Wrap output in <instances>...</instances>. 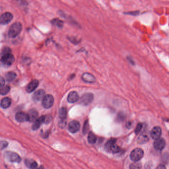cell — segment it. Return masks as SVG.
Listing matches in <instances>:
<instances>
[{"instance_id":"6da1fadb","label":"cell","mask_w":169,"mask_h":169,"mask_svg":"<svg viewBox=\"0 0 169 169\" xmlns=\"http://www.w3.org/2000/svg\"><path fill=\"white\" fill-rule=\"evenodd\" d=\"M22 29V25L21 23L19 22H15L10 26L8 31V35L10 38H15L20 33Z\"/></svg>"},{"instance_id":"7a4b0ae2","label":"cell","mask_w":169,"mask_h":169,"mask_svg":"<svg viewBox=\"0 0 169 169\" xmlns=\"http://www.w3.org/2000/svg\"><path fill=\"white\" fill-rule=\"evenodd\" d=\"M105 149L109 152L117 153L121 151V148L116 144V139L112 138L108 141L105 144Z\"/></svg>"},{"instance_id":"3957f363","label":"cell","mask_w":169,"mask_h":169,"mask_svg":"<svg viewBox=\"0 0 169 169\" xmlns=\"http://www.w3.org/2000/svg\"><path fill=\"white\" fill-rule=\"evenodd\" d=\"M144 155V151L141 148H137L133 150L130 154V158L133 162H138Z\"/></svg>"},{"instance_id":"277c9868","label":"cell","mask_w":169,"mask_h":169,"mask_svg":"<svg viewBox=\"0 0 169 169\" xmlns=\"http://www.w3.org/2000/svg\"><path fill=\"white\" fill-rule=\"evenodd\" d=\"M54 103V98L51 94L46 95L42 99V104L43 107L45 109H49L52 107Z\"/></svg>"},{"instance_id":"5b68a950","label":"cell","mask_w":169,"mask_h":169,"mask_svg":"<svg viewBox=\"0 0 169 169\" xmlns=\"http://www.w3.org/2000/svg\"><path fill=\"white\" fill-rule=\"evenodd\" d=\"M93 99H94L93 94L91 93H86L83 94L81 97L80 103L83 105L87 106L91 104Z\"/></svg>"},{"instance_id":"8992f818","label":"cell","mask_w":169,"mask_h":169,"mask_svg":"<svg viewBox=\"0 0 169 169\" xmlns=\"http://www.w3.org/2000/svg\"><path fill=\"white\" fill-rule=\"evenodd\" d=\"M1 61L2 63L5 65L10 66L14 63V61H15V58L14 55H12V53H11L1 56Z\"/></svg>"},{"instance_id":"52a82bcc","label":"cell","mask_w":169,"mask_h":169,"mask_svg":"<svg viewBox=\"0 0 169 169\" xmlns=\"http://www.w3.org/2000/svg\"><path fill=\"white\" fill-rule=\"evenodd\" d=\"M7 159L11 162L20 163L21 161V158L17 153L11 151H7L5 154Z\"/></svg>"},{"instance_id":"ba28073f","label":"cell","mask_w":169,"mask_h":169,"mask_svg":"<svg viewBox=\"0 0 169 169\" xmlns=\"http://www.w3.org/2000/svg\"><path fill=\"white\" fill-rule=\"evenodd\" d=\"M13 18V15L9 12H6L1 15L0 23L2 25H5L10 23Z\"/></svg>"},{"instance_id":"9c48e42d","label":"cell","mask_w":169,"mask_h":169,"mask_svg":"<svg viewBox=\"0 0 169 169\" xmlns=\"http://www.w3.org/2000/svg\"><path fill=\"white\" fill-rule=\"evenodd\" d=\"M162 134V129L159 126L154 127L150 133V137L154 140H156L160 138Z\"/></svg>"},{"instance_id":"30bf717a","label":"cell","mask_w":169,"mask_h":169,"mask_svg":"<svg viewBox=\"0 0 169 169\" xmlns=\"http://www.w3.org/2000/svg\"><path fill=\"white\" fill-rule=\"evenodd\" d=\"M154 148L157 150H162L165 147L166 141L163 138H159L154 142Z\"/></svg>"},{"instance_id":"8fae6325","label":"cell","mask_w":169,"mask_h":169,"mask_svg":"<svg viewBox=\"0 0 169 169\" xmlns=\"http://www.w3.org/2000/svg\"><path fill=\"white\" fill-rule=\"evenodd\" d=\"M80 123L77 121H73L69 124V130L71 133H76L80 129Z\"/></svg>"},{"instance_id":"7c38bea8","label":"cell","mask_w":169,"mask_h":169,"mask_svg":"<svg viewBox=\"0 0 169 169\" xmlns=\"http://www.w3.org/2000/svg\"><path fill=\"white\" fill-rule=\"evenodd\" d=\"M45 92L43 89H40L35 92L32 97V99L35 102H38L43 99L45 96Z\"/></svg>"},{"instance_id":"4fadbf2b","label":"cell","mask_w":169,"mask_h":169,"mask_svg":"<svg viewBox=\"0 0 169 169\" xmlns=\"http://www.w3.org/2000/svg\"><path fill=\"white\" fill-rule=\"evenodd\" d=\"M149 140V137L148 133L146 131H143L142 133H141L139 137H138L137 141L139 144H143L148 142Z\"/></svg>"},{"instance_id":"5bb4252c","label":"cell","mask_w":169,"mask_h":169,"mask_svg":"<svg viewBox=\"0 0 169 169\" xmlns=\"http://www.w3.org/2000/svg\"><path fill=\"white\" fill-rule=\"evenodd\" d=\"M39 81L36 79H34L29 83V84L27 85L26 87V92L27 93H31L37 88V87L38 86Z\"/></svg>"},{"instance_id":"9a60e30c","label":"cell","mask_w":169,"mask_h":169,"mask_svg":"<svg viewBox=\"0 0 169 169\" xmlns=\"http://www.w3.org/2000/svg\"><path fill=\"white\" fill-rule=\"evenodd\" d=\"M15 119L18 122L23 123L25 121H28V115L23 112H18L15 115Z\"/></svg>"},{"instance_id":"2e32d148","label":"cell","mask_w":169,"mask_h":169,"mask_svg":"<svg viewBox=\"0 0 169 169\" xmlns=\"http://www.w3.org/2000/svg\"><path fill=\"white\" fill-rule=\"evenodd\" d=\"M82 79L85 83H94L96 81L95 77L93 76V75H92L91 73H83L82 75Z\"/></svg>"},{"instance_id":"e0dca14e","label":"cell","mask_w":169,"mask_h":169,"mask_svg":"<svg viewBox=\"0 0 169 169\" xmlns=\"http://www.w3.org/2000/svg\"><path fill=\"white\" fill-rule=\"evenodd\" d=\"M67 100L70 103H75L79 100V94L76 91H71L68 95Z\"/></svg>"},{"instance_id":"ac0fdd59","label":"cell","mask_w":169,"mask_h":169,"mask_svg":"<svg viewBox=\"0 0 169 169\" xmlns=\"http://www.w3.org/2000/svg\"><path fill=\"white\" fill-rule=\"evenodd\" d=\"M28 121L30 122H35L37 119L38 116V113L36 110L31 109L28 113Z\"/></svg>"},{"instance_id":"d6986e66","label":"cell","mask_w":169,"mask_h":169,"mask_svg":"<svg viewBox=\"0 0 169 169\" xmlns=\"http://www.w3.org/2000/svg\"><path fill=\"white\" fill-rule=\"evenodd\" d=\"M45 119V116H41L40 117L38 118L36 121H35L34 124L33 125V129L34 131L37 130L40 127L41 125H42L43 123H44Z\"/></svg>"},{"instance_id":"ffe728a7","label":"cell","mask_w":169,"mask_h":169,"mask_svg":"<svg viewBox=\"0 0 169 169\" xmlns=\"http://www.w3.org/2000/svg\"><path fill=\"white\" fill-rule=\"evenodd\" d=\"M12 104V100L9 97L4 98L1 102V106L3 109H7Z\"/></svg>"},{"instance_id":"44dd1931","label":"cell","mask_w":169,"mask_h":169,"mask_svg":"<svg viewBox=\"0 0 169 169\" xmlns=\"http://www.w3.org/2000/svg\"><path fill=\"white\" fill-rule=\"evenodd\" d=\"M25 164L29 169H36L38 166L36 162L33 160H26Z\"/></svg>"},{"instance_id":"7402d4cb","label":"cell","mask_w":169,"mask_h":169,"mask_svg":"<svg viewBox=\"0 0 169 169\" xmlns=\"http://www.w3.org/2000/svg\"><path fill=\"white\" fill-rule=\"evenodd\" d=\"M17 77V74L13 71H10L8 73H6L5 75L6 80L8 82H12L15 80V79Z\"/></svg>"},{"instance_id":"603a6c76","label":"cell","mask_w":169,"mask_h":169,"mask_svg":"<svg viewBox=\"0 0 169 169\" xmlns=\"http://www.w3.org/2000/svg\"><path fill=\"white\" fill-rule=\"evenodd\" d=\"M67 115V110L65 108L62 107L59 110V118L63 121L65 119Z\"/></svg>"},{"instance_id":"cb8c5ba5","label":"cell","mask_w":169,"mask_h":169,"mask_svg":"<svg viewBox=\"0 0 169 169\" xmlns=\"http://www.w3.org/2000/svg\"><path fill=\"white\" fill-rule=\"evenodd\" d=\"M11 88L9 85H4V86L0 87V94L2 95H5L10 91Z\"/></svg>"},{"instance_id":"d4e9b609","label":"cell","mask_w":169,"mask_h":169,"mask_svg":"<svg viewBox=\"0 0 169 169\" xmlns=\"http://www.w3.org/2000/svg\"><path fill=\"white\" fill-rule=\"evenodd\" d=\"M142 164L139 162H134L129 166V169H141Z\"/></svg>"},{"instance_id":"484cf974","label":"cell","mask_w":169,"mask_h":169,"mask_svg":"<svg viewBox=\"0 0 169 169\" xmlns=\"http://www.w3.org/2000/svg\"><path fill=\"white\" fill-rule=\"evenodd\" d=\"M96 140H97V137L95 136V135L92 133H89L88 140L89 143L94 144L96 142Z\"/></svg>"},{"instance_id":"4316f807","label":"cell","mask_w":169,"mask_h":169,"mask_svg":"<svg viewBox=\"0 0 169 169\" xmlns=\"http://www.w3.org/2000/svg\"><path fill=\"white\" fill-rule=\"evenodd\" d=\"M52 22L53 24H54V25H56V26H58V27H60V28H61V27L63 26V21H62V20H61L60 19H53V20H52Z\"/></svg>"},{"instance_id":"83f0119b","label":"cell","mask_w":169,"mask_h":169,"mask_svg":"<svg viewBox=\"0 0 169 169\" xmlns=\"http://www.w3.org/2000/svg\"><path fill=\"white\" fill-rule=\"evenodd\" d=\"M143 125L142 124V123H139L138 125H137L135 131L136 135H139L141 133V131L143 129Z\"/></svg>"},{"instance_id":"f1b7e54d","label":"cell","mask_w":169,"mask_h":169,"mask_svg":"<svg viewBox=\"0 0 169 169\" xmlns=\"http://www.w3.org/2000/svg\"><path fill=\"white\" fill-rule=\"evenodd\" d=\"M12 53V50L9 47H5L3 48L2 50V53H1V56H3L4 55L6 54H11Z\"/></svg>"},{"instance_id":"f546056e","label":"cell","mask_w":169,"mask_h":169,"mask_svg":"<svg viewBox=\"0 0 169 169\" xmlns=\"http://www.w3.org/2000/svg\"><path fill=\"white\" fill-rule=\"evenodd\" d=\"M125 119V114L123 112H119V113L118 114L117 117V119L118 121H123Z\"/></svg>"},{"instance_id":"4dcf8cb0","label":"cell","mask_w":169,"mask_h":169,"mask_svg":"<svg viewBox=\"0 0 169 169\" xmlns=\"http://www.w3.org/2000/svg\"><path fill=\"white\" fill-rule=\"evenodd\" d=\"M124 14L125 15H133V16H136L139 14V11H131V12H128L125 13Z\"/></svg>"},{"instance_id":"1f68e13d","label":"cell","mask_w":169,"mask_h":169,"mask_svg":"<svg viewBox=\"0 0 169 169\" xmlns=\"http://www.w3.org/2000/svg\"><path fill=\"white\" fill-rule=\"evenodd\" d=\"M8 145V142L6 141H2L1 142V149L3 150L4 148H6L7 147Z\"/></svg>"},{"instance_id":"d6a6232c","label":"cell","mask_w":169,"mask_h":169,"mask_svg":"<svg viewBox=\"0 0 169 169\" xmlns=\"http://www.w3.org/2000/svg\"><path fill=\"white\" fill-rule=\"evenodd\" d=\"M51 119H52V117L50 116H45L44 123H49L50 121H51Z\"/></svg>"},{"instance_id":"836d02e7","label":"cell","mask_w":169,"mask_h":169,"mask_svg":"<svg viewBox=\"0 0 169 169\" xmlns=\"http://www.w3.org/2000/svg\"><path fill=\"white\" fill-rule=\"evenodd\" d=\"M5 85V79H4L3 77H1V79H0V87L4 86Z\"/></svg>"},{"instance_id":"e575fe53","label":"cell","mask_w":169,"mask_h":169,"mask_svg":"<svg viewBox=\"0 0 169 169\" xmlns=\"http://www.w3.org/2000/svg\"><path fill=\"white\" fill-rule=\"evenodd\" d=\"M127 60L129 61V63H130L131 64L133 65H135V61H134L133 60V59H132V58H131V57H127Z\"/></svg>"},{"instance_id":"d590c367","label":"cell","mask_w":169,"mask_h":169,"mask_svg":"<svg viewBox=\"0 0 169 169\" xmlns=\"http://www.w3.org/2000/svg\"><path fill=\"white\" fill-rule=\"evenodd\" d=\"M155 169H167V168H166L165 166L164 165H162L161 164V165L158 166Z\"/></svg>"},{"instance_id":"8d00e7d4","label":"cell","mask_w":169,"mask_h":169,"mask_svg":"<svg viewBox=\"0 0 169 169\" xmlns=\"http://www.w3.org/2000/svg\"><path fill=\"white\" fill-rule=\"evenodd\" d=\"M88 127V122H87V124H85L84 127H83V132L84 133H85L88 130V129H88V127Z\"/></svg>"},{"instance_id":"74e56055","label":"cell","mask_w":169,"mask_h":169,"mask_svg":"<svg viewBox=\"0 0 169 169\" xmlns=\"http://www.w3.org/2000/svg\"><path fill=\"white\" fill-rule=\"evenodd\" d=\"M127 127H128V128H129L130 127V126H131V122H128V123H127Z\"/></svg>"},{"instance_id":"f35d334b","label":"cell","mask_w":169,"mask_h":169,"mask_svg":"<svg viewBox=\"0 0 169 169\" xmlns=\"http://www.w3.org/2000/svg\"><path fill=\"white\" fill-rule=\"evenodd\" d=\"M44 169V167H43L42 166H41L40 167H39V168L38 169Z\"/></svg>"}]
</instances>
